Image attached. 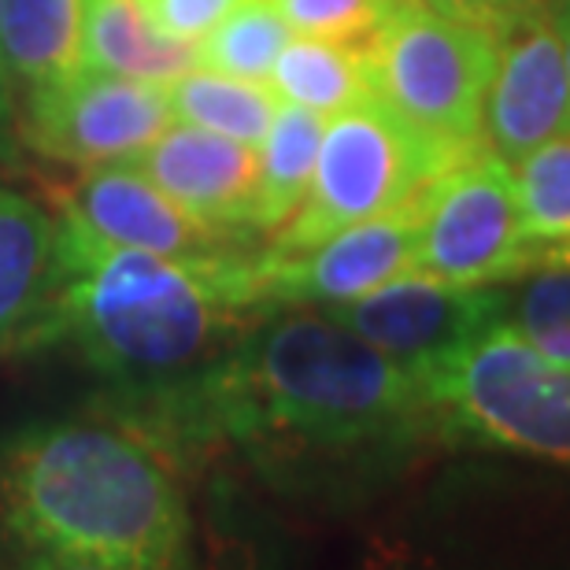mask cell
Returning <instances> with one entry per match:
<instances>
[{
	"instance_id": "obj_11",
	"label": "cell",
	"mask_w": 570,
	"mask_h": 570,
	"mask_svg": "<svg viewBox=\"0 0 570 570\" xmlns=\"http://www.w3.org/2000/svg\"><path fill=\"white\" fill-rule=\"evenodd\" d=\"M570 130V82L552 11L541 8L497 38V71L489 82L482 145L515 164L556 134Z\"/></svg>"
},
{
	"instance_id": "obj_1",
	"label": "cell",
	"mask_w": 570,
	"mask_h": 570,
	"mask_svg": "<svg viewBox=\"0 0 570 570\" xmlns=\"http://www.w3.org/2000/svg\"><path fill=\"white\" fill-rule=\"evenodd\" d=\"M438 426L412 367L330 312H282L245 326L159 438L226 441L267 482L326 493L396 466Z\"/></svg>"
},
{
	"instance_id": "obj_19",
	"label": "cell",
	"mask_w": 570,
	"mask_h": 570,
	"mask_svg": "<svg viewBox=\"0 0 570 570\" xmlns=\"http://www.w3.org/2000/svg\"><path fill=\"white\" fill-rule=\"evenodd\" d=\"M533 271L570 267V130L511 164Z\"/></svg>"
},
{
	"instance_id": "obj_6",
	"label": "cell",
	"mask_w": 570,
	"mask_h": 570,
	"mask_svg": "<svg viewBox=\"0 0 570 570\" xmlns=\"http://www.w3.org/2000/svg\"><path fill=\"white\" fill-rule=\"evenodd\" d=\"M371 86L396 116L455 148L482 145L497 71V33L452 19L426 0H396L367 41Z\"/></svg>"
},
{
	"instance_id": "obj_20",
	"label": "cell",
	"mask_w": 570,
	"mask_h": 570,
	"mask_svg": "<svg viewBox=\"0 0 570 570\" xmlns=\"http://www.w3.org/2000/svg\"><path fill=\"white\" fill-rule=\"evenodd\" d=\"M167 100L175 119L193 122V127L215 130L223 138L259 145L267 138L271 122L278 116L282 100L271 86L245 82V78L212 71V67L197 63L193 71L178 75L167 86Z\"/></svg>"
},
{
	"instance_id": "obj_8",
	"label": "cell",
	"mask_w": 570,
	"mask_h": 570,
	"mask_svg": "<svg viewBox=\"0 0 570 570\" xmlns=\"http://www.w3.org/2000/svg\"><path fill=\"white\" fill-rule=\"evenodd\" d=\"M175 122L167 86L82 67L60 86L22 97V134L67 167L134 159Z\"/></svg>"
},
{
	"instance_id": "obj_27",
	"label": "cell",
	"mask_w": 570,
	"mask_h": 570,
	"mask_svg": "<svg viewBox=\"0 0 570 570\" xmlns=\"http://www.w3.org/2000/svg\"><path fill=\"white\" fill-rule=\"evenodd\" d=\"M549 11H552V22H556V30H560V41H563L567 82H570V0H552Z\"/></svg>"
},
{
	"instance_id": "obj_10",
	"label": "cell",
	"mask_w": 570,
	"mask_h": 570,
	"mask_svg": "<svg viewBox=\"0 0 570 570\" xmlns=\"http://www.w3.org/2000/svg\"><path fill=\"white\" fill-rule=\"evenodd\" d=\"M326 312L385 356L415 371L504 318L508 296L497 285H452L423 271H407L367 296L330 304Z\"/></svg>"
},
{
	"instance_id": "obj_18",
	"label": "cell",
	"mask_w": 570,
	"mask_h": 570,
	"mask_svg": "<svg viewBox=\"0 0 570 570\" xmlns=\"http://www.w3.org/2000/svg\"><path fill=\"white\" fill-rule=\"evenodd\" d=\"M326 119L307 108L278 105L267 138L256 145L259 153V189H256V234H275L293 219L312 186Z\"/></svg>"
},
{
	"instance_id": "obj_22",
	"label": "cell",
	"mask_w": 570,
	"mask_h": 570,
	"mask_svg": "<svg viewBox=\"0 0 570 570\" xmlns=\"http://www.w3.org/2000/svg\"><path fill=\"white\" fill-rule=\"evenodd\" d=\"M508 323L556 367L570 371V267L530 271L519 301H508Z\"/></svg>"
},
{
	"instance_id": "obj_9",
	"label": "cell",
	"mask_w": 570,
	"mask_h": 570,
	"mask_svg": "<svg viewBox=\"0 0 570 570\" xmlns=\"http://www.w3.org/2000/svg\"><path fill=\"white\" fill-rule=\"evenodd\" d=\"M419 197L374 219L341 226L301 253H264L248 259L256 312L267 307L345 304L415 271Z\"/></svg>"
},
{
	"instance_id": "obj_16",
	"label": "cell",
	"mask_w": 570,
	"mask_h": 570,
	"mask_svg": "<svg viewBox=\"0 0 570 570\" xmlns=\"http://www.w3.org/2000/svg\"><path fill=\"white\" fill-rule=\"evenodd\" d=\"M82 52L89 67L159 86H170L200 63L197 45L167 38L141 0H86Z\"/></svg>"
},
{
	"instance_id": "obj_26",
	"label": "cell",
	"mask_w": 570,
	"mask_h": 570,
	"mask_svg": "<svg viewBox=\"0 0 570 570\" xmlns=\"http://www.w3.org/2000/svg\"><path fill=\"white\" fill-rule=\"evenodd\" d=\"M11 122H16V86H11V75H8L4 45H0V145L8 141Z\"/></svg>"
},
{
	"instance_id": "obj_7",
	"label": "cell",
	"mask_w": 570,
	"mask_h": 570,
	"mask_svg": "<svg viewBox=\"0 0 570 570\" xmlns=\"http://www.w3.org/2000/svg\"><path fill=\"white\" fill-rule=\"evenodd\" d=\"M415 271L452 285H508L533 271L515 170L489 145L466 148L419 193Z\"/></svg>"
},
{
	"instance_id": "obj_13",
	"label": "cell",
	"mask_w": 570,
	"mask_h": 570,
	"mask_svg": "<svg viewBox=\"0 0 570 570\" xmlns=\"http://www.w3.org/2000/svg\"><path fill=\"white\" fill-rule=\"evenodd\" d=\"M148 178L178 204L189 219L215 234L256 230L259 153L256 145L223 138L215 130L175 119L159 138L134 156Z\"/></svg>"
},
{
	"instance_id": "obj_24",
	"label": "cell",
	"mask_w": 570,
	"mask_h": 570,
	"mask_svg": "<svg viewBox=\"0 0 570 570\" xmlns=\"http://www.w3.org/2000/svg\"><path fill=\"white\" fill-rule=\"evenodd\" d=\"M237 4H242V0H141L148 19H153L167 38L193 41V45H200L208 38Z\"/></svg>"
},
{
	"instance_id": "obj_5",
	"label": "cell",
	"mask_w": 570,
	"mask_h": 570,
	"mask_svg": "<svg viewBox=\"0 0 570 570\" xmlns=\"http://www.w3.org/2000/svg\"><path fill=\"white\" fill-rule=\"evenodd\" d=\"M463 153L412 127L379 94L356 100L326 119L307 197L275 230L271 253H301L341 226L404 208Z\"/></svg>"
},
{
	"instance_id": "obj_3",
	"label": "cell",
	"mask_w": 570,
	"mask_h": 570,
	"mask_svg": "<svg viewBox=\"0 0 570 570\" xmlns=\"http://www.w3.org/2000/svg\"><path fill=\"white\" fill-rule=\"evenodd\" d=\"M0 527L30 567H189V500L156 441L111 423H41L0 449Z\"/></svg>"
},
{
	"instance_id": "obj_21",
	"label": "cell",
	"mask_w": 570,
	"mask_h": 570,
	"mask_svg": "<svg viewBox=\"0 0 570 570\" xmlns=\"http://www.w3.org/2000/svg\"><path fill=\"white\" fill-rule=\"evenodd\" d=\"M289 38L293 27L285 22L275 0H242L197 49L200 63L212 67V71L267 86L278 52Z\"/></svg>"
},
{
	"instance_id": "obj_15",
	"label": "cell",
	"mask_w": 570,
	"mask_h": 570,
	"mask_svg": "<svg viewBox=\"0 0 570 570\" xmlns=\"http://www.w3.org/2000/svg\"><path fill=\"white\" fill-rule=\"evenodd\" d=\"M82 19L86 0H0V45L16 100L82 71Z\"/></svg>"
},
{
	"instance_id": "obj_14",
	"label": "cell",
	"mask_w": 570,
	"mask_h": 570,
	"mask_svg": "<svg viewBox=\"0 0 570 570\" xmlns=\"http://www.w3.org/2000/svg\"><path fill=\"white\" fill-rule=\"evenodd\" d=\"M60 282V223L38 200L0 186V345L45 323Z\"/></svg>"
},
{
	"instance_id": "obj_23",
	"label": "cell",
	"mask_w": 570,
	"mask_h": 570,
	"mask_svg": "<svg viewBox=\"0 0 570 570\" xmlns=\"http://www.w3.org/2000/svg\"><path fill=\"white\" fill-rule=\"evenodd\" d=\"M293 33L363 45L374 38L396 0H275Z\"/></svg>"
},
{
	"instance_id": "obj_2",
	"label": "cell",
	"mask_w": 570,
	"mask_h": 570,
	"mask_svg": "<svg viewBox=\"0 0 570 570\" xmlns=\"http://www.w3.org/2000/svg\"><path fill=\"white\" fill-rule=\"evenodd\" d=\"M56 223L60 282L38 337L78 348L116 385L119 415L156 433L245 334L242 318L256 315L248 259L159 256L100 242L60 215Z\"/></svg>"
},
{
	"instance_id": "obj_25",
	"label": "cell",
	"mask_w": 570,
	"mask_h": 570,
	"mask_svg": "<svg viewBox=\"0 0 570 570\" xmlns=\"http://www.w3.org/2000/svg\"><path fill=\"white\" fill-rule=\"evenodd\" d=\"M426 4L444 11V16H452V19L474 22V27H482L500 38V33L515 27L519 19L549 8L552 0H426Z\"/></svg>"
},
{
	"instance_id": "obj_12",
	"label": "cell",
	"mask_w": 570,
	"mask_h": 570,
	"mask_svg": "<svg viewBox=\"0 0 570 570\" xmlns=\"http://www.w3.org/2000/svg\"><path fill=\"white\" fill-rule=\"evenodd\" d=\"M71 181L52 189L56 215L82 226L100 242L145 248L159 256H215L226 253L223 234L189 219L134 159L75 167Z\"/></svg>"
},
{
	"instance_id": "obj_4",
	"label": "cell",
	"mask_w": 570,
	"mask_h": 570,
	"mask_svg": "<svg viewBox=\"0 0 570 570\" xmlns=\"http://www.w3.org/2000/svg\"><path fill=\"white\" fill-rule=\"evenodd\" d=\"M441 430L570 466V371L504 318L415 367Z\"/></svg>"
},
{
	"instance_id": "obj_17",
	"label": "cell",
	"mask_w": 570,
	"mask_h": 570,
	"mask_svg": "<svg viewBox=\"0 0 570 570\" xmlns=\"http://www.w3.org/2000/svg\"><path fill=\"white\" fill-rule=\"evenodd\" d=\"M267 86L275 89L282 105L307 108L323 119L374 94L363 45L312 38V33H293L285 41Z\"/></svg>"
}]
</instances>
